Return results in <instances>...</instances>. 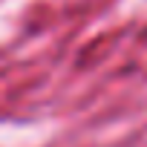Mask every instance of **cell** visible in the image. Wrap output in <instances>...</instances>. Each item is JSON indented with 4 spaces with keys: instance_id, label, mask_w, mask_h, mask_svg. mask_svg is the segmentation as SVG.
I'll return each mask as SVG.
<instances>
[]
</instances>
